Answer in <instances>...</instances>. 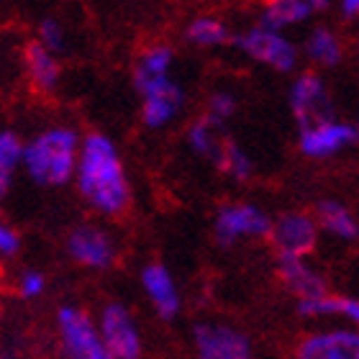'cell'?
Segmentation results:
<instances>
[{
  "label": "cell",
  "instance_id": "1",
  "mask_svg": "<svg viewBox=\"0 0 359 359\" xmlns=\"http://www.w3.org/2000/svg\"><path fill=\"white\" fill-rule=\"evenodd\" d=\"M80 193L100 213H121L128 205V180L116 144L103 134L80 139L75 175Z\"/></svg>",
  "mask_w": 359,
  "mask_h": 359
},
{
  "label": "cell",
  "instance_id": "2",
  "mask_svg": "<svg viewBox=\"0 0 359 359\" xmlns=\"http://www.w3.org/2000/svg\"><path fill=\"white\" fill-rule=\"evenodd\" d=\"M80 136L67 126H54L34 136L21 149V165L41 185H65L77 165Z\"/></svg>",
  "mask_w": 359,
  "mask_h": 359
},
{
  "label": "cell",
  "instance_id": "3",
  "mask_svg": "<svg viewBox=\"0 0 359 359\" xmlns=\"http://www.w3.org/2000/svg\"><path fill=\"white\" fill-rule=\"evenodd\" d=\"M233 44L244 57L267 65L277 72H292L298 67V46L285 36V31L269 29L264 23L239 34L233 39Z\"/></svg>",
  "mask_w": 359,
  "mask_h": 359
},
{
  "label": "cell",
  "instance_id": "4",
  "mask_svg": "<svg viewBox=\"0 0 359 359\" xmlns=\"http://www.w3.org/2000/svg\"><path fill=\"white\" fill-rule=\"evenodd\" d=\"M357 126L349 121H339L334 116L316 123L300 128V149L306 157L313 159H329L349 149L352 144H357Z\"/></svg>",
  "mask_w": 359,
  "mask_h": 359
},
{
  "label": "cell",
  "instance_id": "5",
  "mask_svg": "<svg viewBox=\"0 0 359 359\" xmlns=\"http://www.w3.org/2000/svg\"><path fill=\"white\" fill-rule=\"evenodd\" d=\"M287 97H290V111L300 128L334 116L329 88L323 83V77L316 75V72H303V75L295 77Z\"/></svg>",
  "mask_w": 359,
  "mask_h": 359
},
{
  "label": "cell",
  "instance_id": "6",
  "mask_svg": "<svg viewBox=\"0 0 359 359\" xmlns=\"http://www.w3.org/2000/svg\"><path fill=\"white\" fill-rule=\"evenodd\" d=\"M139 93H142L144 123H147L149 128L167 126L170 121L177 118V113L182 111V103H185L182 88L175 83L172 75L139 85Z\"/></svg>",
  "mask_w": 359,
  "mask_h": 359
},
{
  "label": "cell",
  "instance_id": "7",
  "mask_svg": "<svg viewBox=\"0 0 359 359\" xmlns=\"http://www.w3.org/2000/svg\"><path fill=\"white\" fill-rule=\"evenodd\" d=\"M60 329L69 359H113L103 344L100 331L77 308H65L60 313Z\"/></svg>",
  "mask_w": 359,
  "mask_h": 359
},
{
  "label": "cell",
  "instance_id": "8",
  "mask_svg": "<svg viewBox=\"0 0 359 359\" xmlns=\"http://www.w3.org/2000/svg\"><path fill=\"white\" fill-rule=\"evenodd\" d=\"M100 337L113 359H139L142 341H139V331H136L131 316L126 313V308H105L103 321H100Z\"/></svg>",
  "mask_w": 359,
  "mask_h": 359
},
{
  "label": "cell",
  "instance_id": "9",
  "mask_svg": "<svg viewBox=\"0 0 359 359\" xmlns=\"http://www.w3.org/2000/svg\"><path fill=\"white\" fill-rule=\"evenodd\" d=\"M269 216L262 208L239 203V205H226L216 218V236L224 244H233L241 236H264L269 233Z\"/></svg>",
  "mask_w": 359,
  "mask_h": 359
},
{
  "label": "cell",
  "instance_id": "10",
  "mask_svg": "<svg viewBox=\"0 0 359 359\" xmlns=\"http://www.w3.org/2000/svg\"><path fill=\"white\" fill-rule=\"evenodd\" d=\"M269 231H272L275 244L280 247V255L303 257L313 249L318 226L306 213H287L275 226H269Z\"/></svg>",
  "mask_w": 359,
  "mask_h": 359
},
{
  "label": "cell",
  "instance_id": "11",
  "mask_svg": "<svg viewBox=\"0 0 359 359\" xmlns=\"http://www.w3.org/2000/svg\"><path fill=\"white\" fill-rule=\"evenodd\" d=\"M198 359H249L247 339L231 329L201 326L195 331Z\"/></svg>",
  "mask_w": 359,
  "mask_h": 359
},
{
  "label": "cell",
  "instance_id": "12",
  "mask_svg": "<svg viewBox=\"0 0 359 359\" xmlns=\"http://www.w3.org/2000/svg\"><path fill=\"white\" fill-rule=\"evenodd\" d=\"M300 359H359V339L352 331H331L308 339Z\"/></svg>",
  "mask_w": 359,
  "mask_h": 359
},
{
  "label": "cell",
  "instance_id": "13",
  "mask_svg": "<svg viewBox=\"0 0 359 359\" xmlns=\"http://www.w3.org/2000/svg\"><path fill=\"white\" fill-rule=\"evenodd\" d=\"M23 65H26V75H29L34 88L41 90V93L57 90L60 77H62V67H60L57 54L44 49L39 41H34V44L26 46V52H23Z\"/></svg>",
  "mask_w": 359,
  "mask_h": 359
},
{
  "label": "cell",
  "instance_id": "14",
  "mask_svg": "<svg viewBox=\"0 0 359 359\" xmlns=\"http://www.w3.org/2000/svg\"><path fill=\"white\" fill-rule=\"evenodd\" d=\"M69 255L88 267H108L113 259V244L97 229H80L69 236Z\"/></svg>",
  "mask_w": 359,
  "mask_h": 359
},
{
  "label": "cell",
  "instance_id": "15",
  "mask_svg": "<svg viewBox=\"0 0 359 359\" xmlns=\"http://www.w3.org/2000/svg\"><path fill=\"white\" fill-rule=\"evenodd\" d=\"M142 280H144V290L151 298V303L157 306L159 313L165 316V318L177 313L180 308L177 287H175L172 277H170V272L162 264H151V267L144 269Z\"/></svg>",
  "mask_w": 359,
  "mask_h": 359
},
{
  "label": "cell",
  "instance_id": "16",
  "mask_svg": "<svg viewBox=\"0 0 359 359\" xmlns=\"http://www.w3.org/2000/svg\"><path fill=\"white\" fill-rule=\"evenodd\" d=\"M303 52H306L308 60L321 65V67H337L344 57V44H341L337 31L326 29V26H316L306 36Z\"/></svg>",
  "mask_w": 359,
  "mask_h": 359
},
{
  "label": "cell",
  "instance_id": "17",
  "mask_svg": "<svg viewBox=\"0 0 359 359\" xmlns=\"http://www.w3.org/2000/svg\"><path fill=\"white\" fill-rule=\"evenodd\" d=\"M311 6L306 0H267L262 11V21L264 26L277 31L292 29V26H300L311 18Z\"/></svg>",
  "mask_w": 359,
  "mask_h": 359
},
{
  "label": "cell",
  "instance_id": "18",
  "mask_svg": "<svg viewBox=\"0 0 359 359\" xmlns=\"http://www.w3.org/2000/svg\"><path fill=\"white\" fill-rule=\"evenodd\" d=\"M185 39L190 44L201 46V49H216V46H224L231 41V34H229V26H226L221 18H213V15H198L187 23Z\"/></svg>",
  "mask_w": 359,
  "mask_h": 359
},
{
  "label": "cell",
  "instance_id": "19",
  "mask_svg": "<svg viewBox=\"0 0 359 359\" xmlns=\"http://www.w3.org/2000/svg\"><path fill=\"white\" fill-rule=\"evenodd\" d=\"M318 224L329 233H334V236L344 241H354L359 233L357 218L352 216V210L346 208L344 203L339 201H323L318 205Z\"/></svg>",
  "mask_w": 359,
  "mask_h": 359
},
{
  "label": "cell",
  "instance_id": "20",
  "mask_svg": "<svg viewBox=\"0 0 359 359\" xmlns=\"http://www.w3.org/2000/svg\"><path fill=\"white\" fill-rule=\"evenodd\" d=\"M280 264H283V275L285 280L290 283V287L298 292L300 298H311V295H318L323 290V280L316 275L313 269L303 262V257H290V255H280Z\"/></svg>",
  "mask_w": 359,
  "mask_h": 359
},
{
  "label": "cell",
  "instance_id": "21",
  "mask_svg": "<svg viewBox=\"0 0 359 359\" xmlns=\"http://www.w3.org/2000/svg\"><path fill=\"white\" fill-rule=\"evenodd\" d=\"M172 62H175V52L170 46L165 44L149 46L139 57V62H136V72H134L136 88L144 83H151V80H159V77H167L172 72Z\"/></svg>",
  "mask_w": 359,
  "mask_h": 359
},
{
  "label": "cell",
  "instance_id": "22",
  "mask_svg": "<svg viewBox=\"0 0 359 359\" xmlns=\"http://www.w3.org/2000/svg\"><path fill=\"white\" fill-rule=\"evenodd\" d=\"M300 313L306 316H346L357 321L359 318V303L352 298H331L326 292L300 298Z\"/></svg>",
  "mask_w": 359,
  "mask_h": 359
},
{
  "label": "cell",
  "instance_id": "23",
  "mask_svg": "<svg viewBox=\"0 0 359 359\" xmlns=\"http://www.w3.org/2000/svg\"><path fill=\"white\" fill-rule=\"evenodd\" d=\"M213 162H216V165L233 180H247L249 175H252V170H255L249 154L241 149L236 142H221Z\"/></svg>",
  "mask_w": 359,
  "mask_h": 359
},
{
  "label": "cell",
  "instance_id": "24",
  "mask_svg": "<svg viewBox=\"0 0 359 359\" xmlns=\"http://www.w3.org/2000/svg\"><path fill=\"white\" fill-rule=\"evenodd\" d=\"M21 149L23 144L13 131H0V198L6 195L15 170L21 165Z\"/></svg>",
  "mask_w": 359,
  "mask_h": 359
},
{
  "label": "cell",
  "instance_id": "25",
  "mask_svg": "<svg viewBox=\"0 0 359 359\" xmlns=\"http://www.w3.org/2000/svg\"><path fill=\"white\" fill-rule=\"evenodd\" d=\"M187 144H190V149L195 154H201V157H216L218 147H221V139H218V126H213L210 121L201 118L195 121L190 131H187Z\"/></svg>",
  "mask_w": 359,
  "mask_h": 359
},
{
  "label": "cell",
  "instance_id": "26",
  "mask_svg": "<svg viewBox=\"0 0 359 359\" xmlns=\"http://www.w3.org/2000/svg\"><path fill=\"white\" fill-rule=\"evenodd\" d=\"M233 113H236V97H233L231 93H226V90H218V93H213V95L208 97V111H205L203 118L221 128Z\"/></svg>",
  "mask_w": 359,
  "mask_h": 359
},
{
  "label": "cell",
  "instance_id": "27",
  "mask_svg": "<svg viewBox=\"0 0 359 359\" xmlns=\"http://www.w3.org/2000/svg\"><path fill=\"white\" fill-rule=\"evenodd\" d=\"M36 41L44 49H49L52 54H62L67 49V34H65V26L60 21H54V18H44V21L39 23V34H36Z\"/></svg>",
  "mask_w": 359,
  "mask_h": 359
},
{
  "label": "cell",
  "instance_id": "28",
  "mask_svg": "<svg viewBox=\"0 0 359 359\" xmlns=\"http://www.w3.org/2000/svg\"><path fill=\"white\" fill-rule=\"evenodd\" d=\"M44 277L39 275V272H26V275L21 277V292L26 295V298H36V295H41L44 292Z\"/></svg>",
  "mask_w": 359,
  "mask_h": 359
},
{
  "label": "cell",
  "instance_id": "29",
  "mask_svg": "<svg viewBox=\"0 0 359 359\" xmlns=\"http://www.w3.org/2000/svg\"><path fill=\"white\" fill-rule=\"evenodd\" d=\"M18 247H21L18 233H15L13 229H8V226L0 224V255L11 257V255H15V252H18Z\"/></svg>",
  "mask_w": 359,
  "mask_h": 359
},
{
  "label": "cell",
  "instance_id": "30",
  "mask_svg": "<svg viewBox=\"0 0 359 359\" xmlns=\"http://www.w3.org/2000/svg\"><path fill=\"white\" fill-rule=\"evenodd\" d=\"M339 8H341V15H344V18H357L359 0H339Z\"/></svg>",
  "mask_w": 359,
  "mask_h": 359
},
{
  "label": "cell",
  "instance_id": "31",
  "mask_svg": "<svg viewBox=\"0 0 359 359\" xmlns=\"http://www.w3.org/2000/svg\"><path fill=\"white\" fill-rule=\"evenodd\" d=\"M306 3L311 6V11H326L331 6V0H306Z\"/></svg>",
  "mask_w": 359,
  "mask_h": 359
}]
</instances>
